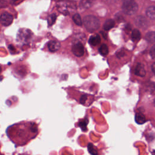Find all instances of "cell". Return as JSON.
<instances>
[{"instance_id": "6da1fadb", "label": "cell", "mask_w": 155, "mask_h": 155, "mask_svg": "<svg viewBox=\"0 0 155 155\" xmlns=\"http://www.w3.org/2000/svg\"><path fill=\"white\" fill-rule=\"evenodd\" d=\"M38 133V125L33 121H21L6 129L7 137L16 147L25 145Z\"/></svg>"}, {"instance_id": "7a4b0ae2", "label": "cell", "mask_w": 155, "mask_h": 155, "mask_svg": "<svg viewBox=\"0 0 155 155\" xmlns=\"http://www.w3.org/2000/svg\"><path fill=\"white\" fill-rule=\"evenodd\" d=\"M83 23L85 28L90 32H93L98 30L100 27V21L93 15H88L84 18Z\"/></svg>"}, {"instance_id": "3957f363", "label": "cell", "mask_w": 155, "mask_h": 155, "mask_svg": "<svg viewBox=\"0 0 155 155\" xmlns=\"http://www.w3.org/2000/svg\"><path fill=\"white\" fill-rule=\"evenodd\" d=\"M123 12L128 15H132L136 13L138 9V5L134 1L124 2L122 7Z\"/></svg>"}, {"instance_id": "277c9868", "label": "cell", "mask_w": 155, "mask_h": 155, "mask_svg": "<svg viewBox=\"0 0 155 155\" xmlns=\"http://www.w3.org/2000/svg\"><path fill=\"white\" fill-rule=\"evenodd\" d=\"M71 50L73 53L76 56L81 57L84 54V47L83 45L79 42L74 44L72 46Z\"/></svg>"}, {"instance_id": "5b68a950", "label": "cell", "mask_w": 155, "mask_h": 155, "mask_svg": "<svg viewBox=\"0 0 155 155\" xmlns=\"http://www.w3.org/2000/svg\"><path fill=\"white\" fill-rule=\"evenodd\" d=\"M13 16L8 12H4L1 15V22L4 26L10 25L13 21Z\"/></svg>"}, {"instance_id": "8992f818", "label": "cell", "mask_w": 155, "mask_h": 155, "mask_svg": "<svg viewBox=\"0 0 155 155\" xmlns=\"http://www.w3.org/2000/svg\"><path fill=\"white\" fill-rule=\"evenodd\" d=\"M135 24L141 28H145L148 26V22L145 18L142 16H138L134 20Z\"/></svg>"}, {"instance_id": "52a82bcc", "label": "cell", "mask_w": 155, "mask_h": 155, "mask_svg": "<svg viewBox=\"0 0 155 155\" xmlns=\"http://www.w3.org/2000/svg\"><path fill=\"white\" fill-rule=\"evenodd\" d=\"M61 47V44L57 41H50L48 44V48L51 52L58 51Z\"/></svg>"}, {"instance_id": "ba28073f", "label": "cell", "mask_w": 155, "mask_h": 155, "mask_svg": "<svg viewBox=\"0 0 155 155\" xmlns=\"http://www.w3.org/2000/svg\"><path fill=\"white\" fill-rule=\"evenodd\" d=\"M134 73L136 75L139 76H141V77L144 76L145 75L146 73H145V70L143 65L139 63L135 68Z\"/></svg>"}, {"instance_id": "9c48e42d", "label": "cell", "mask_w": 155, "mask_h": 155, "mask_svg": "<svg viewBox=\"0 0 155 155\" xmlns=\"http://www.w3.org/2000/svg\"><path fill=\"white\" fill-rule=\"evenodd\" d=\"M88 42L90 45L93 46H96L101 42V38L98 35H93L90 38Z\"/></svg>"}, {"instance_id": "30bf717a", "label": "cell", "mask_w": 155, "mask_h": 155, "mask_svg": "<svg viewBox=\"0 0 155 155\" xmlns=\"http://www.w3.org/2000/svg\"><path fill=\"white\" fill-rule=\"evenodd\" d=\"M114 24H115V22L114 20L111 19H107V21H105V22L104 24V25H103L104 29L106 31H108L111 28H112L114 26Z\"/></svg>"}, {"instance_id": "8fae6325", "label": "cell", "mask_w": 155, "mask_h": 155, "mask_svg": "<svg viewBox=\"0 0 155 155\" xmlns=\"http://www.w3.org/2000/svg\"><path fill=\"white\" fill-rule=\"evenodd\" d=\"M96 0H81L80 5L82 8H88L91 7L95 2Z\"/></svg>"}, {"instance_id": "7c38bea8", "label": "cell", "mask_w": 155, "mask_h": 155, "mask_svg": "<svg viewBox=\"0 0 155 155\" xmlns=\"http://www.w3.org/2000/svg\"><path fill=\"white\" fill-rule=\"evenodd\" d=\"M146 15L149 18L153 19H155V6L149 7L146 11Z\"/></svg>"}, {"instance_id": "4fadbf2b", "label": "cell", "mask_w": 155, "mask_h": 155, "mask_svg": "<svg viewBox=\"0 0 155 155\" xmlns=\"http://www.w3.org/2000/svg\"><path fill=\"white\" fill-rule=\"evenodd\" d=\"M135 120L139 124H142L145 122V117L140 113H137L135 115Z\"/></svg>"}, {"instance_id": "5bb4252c", "label": "cell", "mask_w": 155, "mask_h": 155, "mask_svg": "<svg viewBox=\"0 0 155 155\" xmlns=\"http://www.w3.org/2000/svg\"><path fill=\"white\" fill-rule=\"evenodd\" d=\"M145 38L150 43L155 44V31H150L147 33Z\"/></svg>"}, {"instance_id": "9a60e30c", "label": "cell", "mask_w": 155, "mask_h": 155, "mask_svg": "<svg viewBox=\"0 0 155 155\" xmlns=\"http://www.w3.org/2000/svg\"><path fill=\"white\" fill-rule=\"evenodd\" d=\"M99 52L101 54H102V56H105L108 54V46L105 44H103L101 45V47H99Z\"/></svg>"}, {"instance_id": "2e32d148", "label": "cell", "mask_w": 155, "mask_h": 155, "mask_svg": "<svg viewBox=\"0 0 155 155\" xmlns=\"http://www.w3.org/2000/svg\"><path fill=\"white\" fill-rule=\"evenodd\" d=\"M73 21L74 22V23L78 25H82V20L81 19V16L79 15V14L78 13H76L74 14L73 16V18H72Z\"/></svg>"}, {"instance_id": "e0dca14e", "label": "cell", "mask_w": 155, "mask_h": 155, "mask_svg": "<svg viewBox=\"0 0 155 155\" xmlns=\"http://www.w3.org/2000/svg\"><path fill=\"white\" fill-rule=\"evenodd\" d=\"M131 38L134 41H138L140 38V33L137 29H134L131 33Z\"/></svg>"}, {"instance_id": "ac0fdd59", "label": "cell", "mask_w": 155, "mask_h": 155, "mask_svg": "<svg viewBox=\"0 0 155 155\" xmlns=\"http://www.w3.org/2000/svg\"><path fill=\"white\" fill-rule=\"evenodd\" d=\"M56 17H57V16H56V15L55 13H53V14L50 15L48 17L47 22H48V25L50 26V25H53L54 23V22H55V21L56 19Z\"/></svg>"}, {"instance_id": "d6986e66", "label": "cell", "mask_w": 155, "mask_h": 155, "mask_svg": "<svg viewBox=\"0 0 155 155\" xmlns=\"http://www.w3.org/2000/svg\"><path fill=\"white\" fill-rule=\"evenodd\" d=\"M150 54L152 58L155 59V45H154L150 49Z\"/></svg>"}, {"instance_id": "ffe728a7", "label": "cell", "mask_w": 155, "mask_h": 155, "mask_svg": "<svg viewBox=\"0 0 155 155\" xmlns=\"http://www.w3.org/2000/svg\"><path fill=\"white\" fill-rule=\"evenodd\" d=\"M125 54V52H124V50H119L117 52V56L118 58H120L122 56H124V55Z\"/></svg>"}, {"instance_id": "44dd1931", "label": "cell", "mask_w": 155, "mask_h": 155, "mask_svg": "<svg viewBox=\"0 0 155 155\" xmlns=\"http://www.w3.org/2000/svg\"><path fill=\"white\" fill-rule=\"evenodd\" d=\"M151 70H152V71L153 72V73L155 74V62L152 64V65H151Z\"/></svg>"}, {"instance_id": "7402d4cb", "label": "cell", "mask_w": 155, "mask_h": 155, "mask_svg": "<svg viewBox=\"0 0 155 155\" xmlns=\"http://www.w3.org/2000/svg\"><path fill=\"white\" fill-rule=\"evenodd\" d=\"M86 99V96H82V97H81V102L84 103V102L85 101V100Z\"/></svg>"}, {"instance_id": "603a6c76", "label": "cell", "mask_w": 155, "mask_h": 155, "mask_svg": "<svg viewBox=\"0 0 155 155\" xmlns=\"http://www.w3.org/2000/svg\"><path fill=\"white\" fill-rule=\"evenodd\" d=\"M21 1V0H12V2H14V3H15V2H19V1Z\"/></svg>"}, {"instance_id": "cb8c5ba5", "label": "cell", "mask_w": 155, "mask_h": 155, "mask_svg": "<svg viewBox=\"0 0 155 155\" xmlns=\"http://www.w3.org/2000/svg\"><path fill=\"white\" fill-rule=\"evenodd\" d=\"M123 2H127V1H134V0H122Z\"/></svg>"}, {"instance_id": "d4e9b609", "label": "cell", "mask_w": 155, "mask_h": 155, "mask_svg": "<svg viewBox=\"0 0 155 155\" xmlns=\"http://www.w3.org/2000/svg\"><path fill=\"white\" fill-rule=\"evenodd\" d=\"M152 155H155V151H154L153 152V153H152Z\"/></svg>"}, {"instance_id": "484cf974", "label": "cell", "mask_w": 155, "mask_h": 155, "mask_svg": "<svg viewBox=\"0 0 155 155\" xmlns=\"http://www.w3.org/2000/svg\"><path fill=\"white\" fill-rule=\"evenodd\" d=\"M154 105H155V99H154Z\"/></svg>"}]
</instances>
